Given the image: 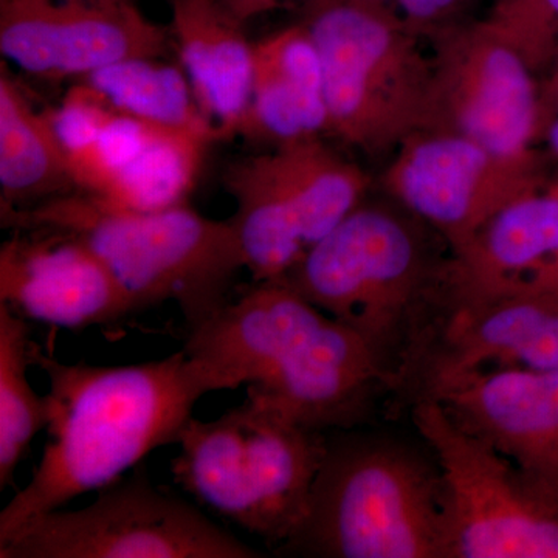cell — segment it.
Returning <instances> with one entry per match:
<instances>
[{
  "label": "cell",
  "mask_w": 558,
  "mask_h": 558,
  "mask_svg": "<svg viewBox=\"0 0 558 558\" xmlns=\"http://www.w3.org/2000/svg\"><path fill=\"white\" fill-rule=\"evenodd\" d=\"M124 116L182 134L219 142L194 97L185 70L163 58H135L116 62L81 80Z\"/></svg>",
  "instance_id": "22"
},
{
  "label": "cell",
  "mask_w": 558,
  "mask_h": 558,
  "mask_svg": "<svg viewBox=\"0 0 558 558\" xmlns=\"http://www.w3.org/2000/svg\"><path fill=\"white\" fill-rule=\"evenodd\" d=\"M185 349L319 432L362 427L392 395L365 341L282 278L253 282L190 330Z\"/></svg>",
  "instance_id": "2"
},
{
  "label": "cell",
  "mask_w": 558,
  "mask_h": 558,
  "mask_svg": "<svg viewBox=\"0 0 558 558\" xmlns=\"http://www.w3.org/2000/svg\"><path fill=\"white\" fill-rule=\"evenodd\" d=\"M171 38L194 97L220 140L242 137L253 87V44L218 0H170Z\"/></svg>",
  "instance_id": "19"
},
{
  "label": "cell",
  "mask_w": 558,
  "mask_h": 558,
  "mask_svg": "<svg viewBox=\"0 0 558 558\" xmlns=\"http://www.w3.org/2000/svg\"><path fill=\"white\" fill-rule=\"evenodd\" d=\"M28 319L0 303V488L5 490L40 429L47 428L46 396L28 381L32 365Z\"/></svg>",
  "instance_id": "23"
},
{
  "label": "cell",
  "mask_w": 558,
  "mask_h": 558,
  "mask_svg": "<svg viewBox=\"0 0 558 558\" xmlns=\"http://www.w3.org/2000/svg\"><path fill=\"white\" fill-rule=\"evenodd\" d=\"M300 22L322 61L328 132L391 157L424 124L432 53L384 0H306Z\"/></svg>",
  "instance_id": "7"
},
{
  "label": "cell",
  "mask_w": 558,
  "mask_h": 558,
  "mask_svg": "<svg viewBox=\"0 0 558 558\" xmlns=\"http://www.w3.org/2000/svg\"><path fill=\"white\" fill-rule=\"evenodd\" d=\"M508 368L558 371V295L509 293L440 304L396 396L411 405L470 374Z\"/></svg>",
  "instance_id": "14"
},
{
  "label": "cell",
  "mask_w": 558,
  "mask_h": 558,
  "mask_svg": "<svg viewBox=\"0 0 558 558\" xmlns=\"http://www.w3.org/2000/svg\"><path fill=\"white\" fill-rule=\"evenodd\" d=\"M451 255L438 231L385 194L366 197L282 279L354 330L398 395L438 314Z\"/></svg>",
  "instance_id": "3"
},
{
  "label": "cell",
  "mask_w": 558,
  "mask_h": 558,
  "mask_svg": "<svg viewBox=\"0 0 558 558\" xmlns=\"http://www.w3.org/2000/svg\"><path fill=\"white\" fill-rule=\"evenodd\" d=\"M80 2L105 3V5H119V3H134V0H80Z\"/></svg>",
  "instance_id": "28"
},
{
  "label": "cell",
  "mask_w": 558,
  "mask_h": 558,
  "mask_svg": "<svg viewBox=\"0 0 558 558\" xmlns=\"http://www.w3.org/2000/svg\"><path fill=\"white\" fill-rule=\"evenodd\" d=\"M258 549L157 487L143 465L92 505L53 510L0 546V558H260Z\"/></svg>",
  "instance_id": "9"
},
{
  "label": "cell",
  "mask_w": 558,
  "mask_h": 558,
  "mask_svg": "<svg viewBox=\"0 0 558 558\" xmlns=\"http://www.w3.org/2000/svg\"><path fill=\"white\" fill-rule=\"evenodd\" d=\"M2 226L49 227L80 238L102 260L135 312L172 301L189 329L233 300L245 269L231 220L205 218L189 204L132 209L75 193L31 208L0 205Z\"/></svg>",
  "instance_id": "4"
},
{
  "label": "cell",
  "mask_w": 558,
  "mask_h": 558,
  "mask_svg": "<svg viewBox=\"0 0 558 558\" xmlns=\"http://www.w3.org/2000/svg\"><path fill=\"white\" fill-rule=\"evenodd\" d=\"M509 293L558 295L557 191L512 202L451 255L442 303Z\"/></svg>",
  "instance_id": "18"
},
{
  "label": "cell",
  "mask_w": 558,
  "mask_h": 558,
  "mask_svg": "<svg viewBox=\"0 0 558 558\" xmlns=\"http://www.w3.org/2000/svg\"><path fill=\"white\" fill-rule=\"evenodd\" d=\"M368 189L365 171L319 137L248 157L231 186L242 247L266 274H288L366 199Z\"/></svg>",
  "instance_id": "10"
},
{
  "label": "cell",
  "mask_w": 558,
  "mask_h": 558,
  "mask_svg": "<svg viewBox=\"0 0 558 558\" xmlns=\"http://www.w3.org/2000/svg\"><path fill=\"white\" fill-rule=\"evenodd\" d=\"M549 189L557 191V193H558V178H557L556 182H554L553 185L549 186Z\"/></svg>",
  "instance_id": "30"
},
{
  "label": "cell",
  "mask_w": 558,
  "mask_h": 558,
  "mask_svg": "<svg viewBox=\"0 0 558 558\" xmlns=\"http://www.w3.org/2000/svg\"><path fill=\"white\" fill-rule=\"evenodd\" d=\"M549 80H558V53L549 69Z\"/></svg>",
  "instance_id": "29"
},
{
  "label": "cell",
  "mask_w": 558,
  "mask_h": 558,
  "mask_svg": "<svg viewBox=\"0 0 558 558\" xmlns=\"http://www.w3.org/2000/svg\"><path fill=\"white\" fill-rule=\"evenodd\" d=\"M337 429L306 513L275 549L318 558H444L438 462L400 440Z\"/></svg>",
  "instance_id": "5"
},
{
  "label": "cell",
  "mask_w": 558,
  "mask_h": 558,
  "mask_svg": "<svg viewBox=\"0 0 558 558\" xmlns=\"http://www.w3.org/2000/svg\"><path fill=\"white\" fill-rule=\"evenodd\" d=\"M326 440L247 387L244 402L222 416L186 422L171 473L183 490L278 549L306 513Z\"/></svg>",
  "instance_id": "6"
},
{
  "label": "cell",
  "mask_w": 558,
  "mask_h": 558,
  "mask_svg": "<svg viewBox=\"0 0 558 558\" xmlns=\"http://www.w3.org/2000/svg\"><path fill=\"white\" fill-rule=\"evenodd\" d=\"M78 193L132 209L186 204L211 143L110 108L81 83L46 112Z\"/></svg>",
  "instance_id": "11"
},
{
  "label": "cell",
  "mask_w": 558,
  "mask_h": 558,
  "mask_svg": "<svg viewBox=\"0 0 558 558\" xmlns=\"http://www.w3.org/2000/svg\"><path fill=\"white\" fill-rule=\"evenodd\" d=\"M218 2L242 24L281 5L279 0H218Z\"/></svg>",
  "instance_id": "26"
},
{
  "label": "cell",
  "mask_w": 558,
  "mask_h": 558,
  "mask_svg": "<svg viewBox=\"0 0 558 558\" xmlns=\"http://www.w3.org/2000/svg\"><path fill=\"white\" fill-rule=\"evenodd\" d=\"M535 73L558 53V0H497L486 17Z\"/></svg>",
  "instance_id": "24"
},
{
  "label": "cell",
  "mask_w": 558,
  "mask_h": 558,
  "mask_svg": "<svg viewBox=\"0 0 558 558\" xmlns=\"http://www.w3.org/2000/svg\"><path fill=\"white\" fill-rule=\"evenodd\" d=\"M32 365L47 374L50 440L27 486L0 512V546L25 524L100 490L150 451L178 442L202 396L236 389L185 348L124 366L62 363L32 341Z\"/></svg>",
  "instance_id": "1"
},
{
  "label": "cell",
  "mask_w": 558,
  "mask_h": 558,
  "mask_svg": "<svg viewBox=\"0 0 558 558\" xmlns=\"http://www.w3.org/2000/svg\"><path fill=\"white\" fill-rule=\"evenodd\" d=\"M328 132L322 61L301 22L253 44V87L242 137L279 146Z\"/></svg>",
  "instance_id": "20"
},
{
  "label": "cell",
  "mask_w": 558,
  "mask_h": 558,
  "mask_svg": "<svg viewBox=\"0 0 558 558\" xmlns=\"http://www.w3.org/2000/svg\"><path fill=\"white\" fill-rule=\"evenodd\" d=\"M428 399L558 498V371H481Z\"/></svg>",
  "instance_id": "17"
},
{
  "label": "cell",
  "mask_w": 558,
  "mask_h": 558,
  "mask_svg": "<svg viewBox=\"0 0 558 558\" xmlns=\"http://www.w3.org/2000/svg\"><path fill=\"white\" fill-rule=\"evenodd\" d=\"M0 303L25 319L83 330L134 314L130 296L80 238L49 227L13 229L0 247Z\"/></svg>",
  "instance_id": "16"
},
{
  "label": "cell",
  "mask_w": 558,
  "mask_h": 558,
  "mask_svg": "<svg viewBox=\"0 0 558 558\" xmlns=\"http://www.w3.org/2000/svg\"><path fill=\"white\" fill-rule=\"evenodd\" d=\"M410 410L442 480L444 558H558V498L436 400Z\"/></svg>",
  "instance_id": "8"
},
{
  "label": "cell",
  "mask_w": 558,
  "mask_h": 558,
  "mask_svg": "<svg viewBox=\"0 0 558 558\" xmlns=\"http://www.w3.org/2000/svg\"><path fill=\"white\" fill-rule=\"evenodd\" d=\"M429 38L432 86L421 130L462 135L501 156H538L539 87L519 50L487 20Z\"/></svg>",
  "instance_id": "12"
},
{
  "label": "cell",
  "mask_w": 558,
  "mask_h": 558,
  "mask_svg": "<svg viewBox=\"0 0 558 558\" xmlns=\"http://www.w3.org/2000/svg\"><path fill=\"white\" fill-rule=\"evenodd\" d=\"M550 112H558V80H548L539 87V119Z\"/></svg>",
  "instance_id": "27"
},
{
  "label": "cell",
  "mask_w": 558,
  "mask_h": 558,
  "mask_svg": "<svg viewBox=\"0 0 558 558\" xmlns=\"http://www.w3.org/2000/svg\"><path fill=\"white\" fill-rule=\"evenodd\" d=\"M171 32L135 3L0 0V51L40 80L86 78L116 62L165 58Z\"/></svg>",
  "instance_id": "15"
},
{
  "label": "cell",
  "mask_w": 558,
  "mask_h": 558,
  "mask_svg": "<svg viewBox=\"0 0 558 558\" xmlns=\"http://www.w3.org/2000/svg\"><path fill=\"white\" fill-rule=\"evenodd\" d=\"M68 157L47 113L36 112L5 64L0 69V205L31 208L75 193Z\"/></svg>",
  "instance_id": "21"
},
{
  "label": "cell",
  "mask_w": 558,
  "mask_h": 558,
  "mask_svg": "<svg viewBox=\"0 0 558 558\" xmlns=\"http://www.w3.org/2000/svg\"><path fill=\"white\" fill-rule=\"evenodd\" d=\"M384 193L458 252L512 202L549 189L539 156L509 157L462 135L417 130L389 157Z\"/></svg>",
  "instance_id": "13"
},
{
  "label": "cell",
  "mask_w": 558,
  "mask_h": 558,
  "mask_svg": "<svg viewBox=\"0 0 558 558\" xmlns=\"http://www.w3.org/2000/svg\"><path fill=\"white\" fill-rule=\"evenodd\" d=\"M400 16L418 36L435 33L464 22L465 11L475 0H396Z\"/></svg>",
  "instance_id": "25"
}]
</instances>
